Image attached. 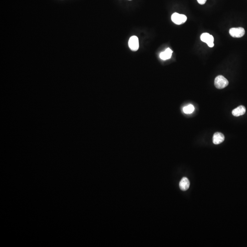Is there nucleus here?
<instances>
[{"instance_id": "9d476101", "label": "nucleus", "mask_w": 247, "mask_h": 247, "mask_svg": "<svg viewBox=\"0 0 247 247\" xmlns=\"http://www.w3.org/2000/svg\"><path fill=\"white\" fill-rule=\"evenodd\" d=\"M183 111L185 114H191L195 110V107L192 105H188L183 108Z\"/></svg>"}, {"instance_id": "0eeeda50", "label": "nucleus", "mask_w": 247, "mask_h": 247, "mask_svg": "<svg viewBox=\"0 0 247 247\" xmlns=\"http://www.w3.org/2000/svg\"><path fill=\"white\" fill-rule=\"evenodd\" d=\"M246 112V108L243 105H240L236 108L232 110V114L234 116L238 117L244 115Z\"/></svg>"}, {"instance_id": "423d86ee", "label": "nucleus", "mask_w": 247, "mask_h": 247, "mask_svg": "<svg viewBox=\"0 0 247 247\" xmlns=\"http://www.w3.org/2000/svg\"><path fill=\"white\" fill-rule=\"evenodd\" d=\"M225 139L223 134L220 132H216L214 134L213 137V142L214 144L218 145L222 143Z\"/></svg>"}, {"instance_id": "7ed1b4c3", "label": "nucleus", "mask_w": 247, "mask_h": 247, "mask_svg": "<svg viewBox=\"0 0 247 247\" xmlns=\"http://www.w3.org/2000/svg\"><path fill=\"white\" fill-rule=\"evenodd\" d=\"M245 30L243 28H233L229 30V33L231 36L234 38L242 37L245 34Z\"/></svg>"}, {"instance_id": "1a4fd4ad", "label": "nucleus", "mask_w": 247, "mask_h": 247, "mask_svg": "<svg viewBox=\"0 0 247 247\" xmlns=\"http://www.w3.org/2000/svg\"><path fill=\"white\" fill-rule=\"evenodd\" d=\"M173 51L170 48H167L164 52L161 53L159 55L160 59L163 60H165L171 58Z\"/></svg>"}, {"instance_id": "f03ea898", "label": "nucleus", "mask_w": 247, "mask_h": 247, "mask_svg": "<svg viewBox=\"0 0 247 247\" xmlns=\"http://www.w3.org/2000/svg\"><path fill=\"white\" fill-rule=\"evenodd\" d=\"M172 21L177 25H180L185 23L187 19V17L184 14H180L175 12L171 17Z\"/></svg>"}, {"instance_id": "f257e3e1", "label": "nucleus", "mask_w": 247, "mask_h": 247, "mask_svg": "<svg viewBox=\"0 0 247 247\" xmlns=\"http://www.w3.org/2000/svg\"><path fill=\"white\" fill-rule=\"evenodd\" d=\"M229 84L228 80L225 77L222 75L217 76L215 78L214 84L217 89H223L228 86Z\"/></svg>"}, {"instance_id": "6e6552de", "label": "nucleus", "mask_w": 247, "mask_h": 247, "mask_svg": "<svg viewBox=\"0 0 247 247\" xmlns=\"http://www.w3.org/2000/svg\"><path fill=\"white\" fill-rule=\"evenodd\" d=\"M190 186V182L188 178L184 177L179 183L180 189L183 191H186L189 189Z\"/></svg>"}, {"instance_id": "39448f33", "label": "nucleus", "mask_w": 247, "mask_h": 247, "mask_svg": "<svg viewBox=\"0 0 247 247\" xmlns=\"http://www.w3.org/2000/svg\"><path fill=\"white\" fill-rule=\"evenodd\" d=\"M129 46L131 50L133 51H136L139 49V39L136 36L131 37L129 40Z\"/></svg>"}, {"instance_id": "9b49d317", "label": "nucleus", "mask_w": 247, "mask_h": 247, "mask_svg": "<svg viewBox=\"0 0 247 247\" xmlns=\"http://www.w3.org/2000/svg\"><path fill=\"white\" fill-rule=\"evenodd\" d=\"M198 3L201 5H204L206 3L207 0H197Z\"/></svg>"}, {"instance_id": "20e7f679", "label": "nucleus", "mask_w": 247, "mask_h": 247, "mask_svg": "<svg viewBox=\"0 0 247 247\" xmlns=\"http://www.w3.org/2000/svg\"><path fill=\"white\" fill-rule=\"evenodd\" d=\"M201 39L203 42L207 44L209 47L212 48L214 47V37L213 36L210 35L207 33H202L201 36Z\"/></svg>"}, {"instance_id": "f8f14e48", "label": "nucleus", "mask_w": 247, "mask_h": 247, "mask_svg": "<svg viewBox=\"0 0 247 247\" xmlns=\"http://www.w3.org/2000/svg\"><path fill=\"white\" fill-rule=\"evenodd\" d=\"M129 1H131V0H129Z\"/></svg>"}]
</instances>
